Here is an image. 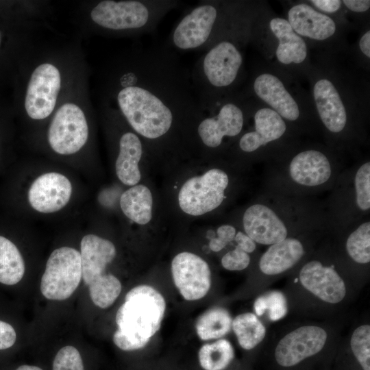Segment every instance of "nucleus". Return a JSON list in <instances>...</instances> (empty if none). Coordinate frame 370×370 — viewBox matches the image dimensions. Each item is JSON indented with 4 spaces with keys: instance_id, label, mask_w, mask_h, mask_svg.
I'll use <instances>...</instances> for the list:
<instances>
[{
    "instance_id": "f257e3e1",
    "label": "nucleus",
    "mask_w": 370,
    "mask_h": 370,
    "mask_svg": "<svg viewBox=\"0 0 370 370\" xmlns=\"http://www.w3.org/2000/svg\"><path fill=\"white\" fill-rule=\"evenodd\" d=\"M105 92L130 127L149 141L164 138L177 126L196 125L204 114L190 72L165 43L115 58L106 73Z\"/></svg>"
},
{
    "instance_id": "f03ea898",
    "label": "nucleus",
    "mask_w": 370,
    "mask_h": 370,
    "mask_svg": "<svg viewBox=\"0 0 370 370\" xmlns=\"http://www.w3.org/2000/svg\"><path fill=\"white\" fill-rule=\"evenodd\" d=\"M253 18L247 3L201 1L181 18L164 43L174 51H205L225 38L249 37Z\"/></svg>"
},
{
    "instance_id": "7ed1b4c3",
    "label": "nucleus",
    "mask_w": 370,
    "mask_h": 370,
    "mask_svg": "<svg viewBox=\"0 0 370 370\" xmlns=\"http://www.w3.org/2000/svg\"><path fill=\"white\" fill-rule=\"evenodd\" d=\"M249 37L223 39L198 58L190 72V82L203 112H212L234 95L244 77L242 45Z\"/></svg>"
},
{
    "instance_id": "20e7f679",
    "label": "nucleus",
    "mask_w": 370,
    "mask_h": 370,
    "mask_svg": "<svg viewBox=\"0 0 370 370\" xmlns=\"http://www.w3.org/2000/svg\"><path fill=\"white\" fill-rule=\"evenodd\" d=\"M165 309L163 296L152 286L132 288L116 312L113 342L124 351L144 347L160 330Z\"/></svg>"
},
{
    "instance_id": "39448f33",
    "label": "nucleus",
    "mask_w": 370,
    "mask_h": 370,
    "mask_svg": "<svg viewBox=\"0 0 370 370\" xmlns=\"http://www.w3.org/2000/svg\"><path fill=\"white\" fill-rule=\"evenodd\" d=\"M181 4L178 0H103L92 6L90 18L106 34L142 36L153 33L163 18Z\"/></svg>"
},
{
    "instance_id": "423d86ee",
    "label": "nucleus",
    "mask_w": 370,
    "mask_h": 370,
    "mask_svg": "<svg viewBox=\"0 0 370 370\" xmlns=\"http://www.w3.org/2000/svg\"><path fill=\"white\" fill-rule=\"evenodd\" d=\"M249 110V99L243 94L235 93L224 99L209 116H202L197 123L195 132L200 143L207 148L216 149L225 138L239 135Z\"/></svg>"
},
{
    "instance_id": "0eeeda50",
    "label": "nucleus",
    "mask_w": 370,
    "mask_h": 370,
    "mask_svg": "<svg viewBox=\"0 0 370 370\" xmlns=\"http://www.w3.org/2000/svg\"><path fill=\"white\" fill-rule=\"evenodd\" d=\"M82 278L79 251L62 247L49 256L41 278L42 295L51 300H64L70 297Z\"/></svg>"
},
{
    "instance_id": "6e6552de",
    "label": "nucleus",
    "mask_w": 370,
    "mask_h": 370,
    "mask_svg": "<svg viewBox=\"0 0 370 370\" xmlns=\"http://www.w3.org/2000/svg\"><path fill=\"white\" fill-rule=\"evenodd\" d=\"M89 136L87 119L82 106L75 101L62 103L54 113L48 130L51 148L60 155L79 151Z\"/></svg>"
},
{
    "instance_id": "1a4fd4ad",
    "label": "nucleus",
    "mask_w": 370,
    "mask_h": 370,
    "mask_svg": "<svg viewBox=\"0 0 370 370\" xmlns=\"http://www.w3.org/2000/svg\"><path fill=\"white\" fill-rule=\"evenodd\" d=\"M228 183L227 175L219 169H210L201 176L188 179L178 194L180 208L192 216L214 210L223 202Z\"/></svg>"
},
{
    "instance_id": "9d476101",
    "label": "nucleus",
    "mask_w": 370,
    "mask_h": 370,
    "mask_svg": "<svg viewBox=\"0 0 370 370\" xmlns=\"http://www.w3.org/2000/svg\"><path fill=\"white\" fill-rule=\"evenodd\" d=\"M59 68L51 62L38 64L32 71L25 95L24 107L34 120H42L54 111L62 88Z\"/></svg>"
},
{
    "instance_id": "9b49d317",
    "label": "nucleus",
    "mask_w": 370,
    "mask_h": 370,
    "mask_svg": "<svg viewBox=\"0 0 370 370\" xmlns=\"http://www.w3.org/2000/svg\"><path fill=\"white\" fill-rule=\"evenodd\" d=\"M314 106L325 127L333 134L345 128L348 119L349 101L340 84L326 74L317 75L312 84Z\"/></svg>"
},
{
    "instance_id": "f8f14e48",
    "label": "nucleus",
    "mask_w": 370,
    "mask_h": 370,
    "mask_svg": "<svg viewBox=\"0 0 370 370\" xmlns=\"http://www.w3.org/2000/svg\"><path fill=\"white\" fill-rule=\"evenodd\" d=\"M243 95H252L284 120L295 121L301 116V106L296 96L287 88L282 78L271 72L256 74L251 82L249 90Z\"/></svg>"
},
{
    "instance_id": "ddd939ff",
    "label": "nucleus",
    "mask_w": 370,
    "mask_h": 370,
    "mask_svg": "<svg viewBox=\"0 0 370 370\" xmlns=\"http://www.w3.org/2000/svg\"><path fill=\"white\" fill-rule=\"evenodd\" d=\"M175 285L188 301L204 297L211 286V273L208 263L199 256L187 251L176 255L171 262Z\"/></svg>"
},
{
    "instance_id": "4468645a",
    "label": "nucleus",
    "mask_w": 370,
    "mask_h": 370,
    "mask_svg": "<svg viewBox=\"0 0 370 370\" xmlns=\"http://www.w3.org/2000/svg\"><path fill=\"white\" fill-rule=\"evenodd\" d=\"M327 333L317 326H303L283 337L278 343L275 357L283 367L293 366L321 350Z\"/></svg>"
},
{
    "instance_id": "2eb2a0df",
    "label": "nucleus",
    "mask_w": 370,
    "mask_h": 370,
    "mask_svg": "<svg viewBox=\"0 0 370 370\" xmlns=\"http://www.w3.org/2000/svg\"><path fill=\"white\" fill-rule=\"evenodd\" d=\"M72 185L69 180L58 173H47L38 177L28 191L31 206L42 213L61 210L69 201Z\"/></svg>"
},
{
    "instance_id": "dca6fc26",
    "label": "nucleus",
    "mask_w": 370,
    "mask_h": 370,
    "mask_svg": "<svg viewBox=\"0 0 370 370\" xmlns=\"http://www.w3.org/2000/svg\"><path fill=\"white\" fill-rule=\"evenodd\" d=\"M286 20L304 40L326 41L337 32L335 21L328 14L315 10L308 3H295L290 7Z\"/></svg>"
},
{
    "instance_id": "f3484780",
    "label": "nucleus",
    "mask_w": 370,
    "mask_h": 370,
    "mask_svg": "<svg viewBox=\"0 0 370 370\" xmlns=\"http://www.w3.org/2000/svg\"><path fill=\"white\" fill-rule=\"evenodd\" d=\"M268 27L275 44L273 54L280 64L292 67L306 63L308 58L307 43L293 30L286 18L271 17Z\"/></svg>"
},
{
    "instance_id": "a211bd4d",
    "label": "nucleus",
    "mask_w": 370,
    "mask_h": 370,
    "mask_svg": "<svg viewBox=\"0 0 370 370\" xmlns=\"http://www.w3.org/2000/svg\"><path fill=\"white\" fill-rule=\"evenodd\" d=\"M299 280L305 288L325 302L338 303L346 293L345 283L337 272L317 260L302 267Z\"/></svg>"
},
{
    "instance_id": "6ab92c4d",
    "label": "nucleus",
    "mask_w": 370,
    "mask_h": 370,
    "mask_svg": "<svg viewBox=\"0 0 370 370\" xmlns=\"http://www.w3.org/2000/svg\"><path fill=\"white\" fill-rule=\"evenodd\" d=\"M245 231L254 241L263 245H273L284 240L287 230L284 223L269 207L254 204L244 213Z\"/></svg>"
},
{
    "instance_id": "aec40b11",
    "label": "nucleus",
    "mask_w": 370,
    "mask_h": 370,
    "mask_svg": "<svg viewBox=\"0 0 370 370\" xmlns=\"http://www.w3.org/2000/svg\"><path fill=\"white\" fill-rule=\"evenodd\" d=\"M254 130L245 133L238 141L240 149L251 153L280 138L285 133L284 120L268 107L258 108L254 114Z\"/></svg>"
},
{
    "instance_id": "412c9836",
    "label": "nucleus",
    "mask_w": 370,
    "mask_h": 370,
    "mask_svg": "<svg viewBox=\"0 0 370 370\" xmlns=\"http://www.w3.org/2000/svg\"><path fill=\"white\" fill-rule=\"evenodd\" d=\"M82 273L84 282L88 286L105 274L107 265L116 255L114 244L95 234L84 236L80 244Z\"/></svg>"
},
{
    "instance_id": "4be33fe9",
    "label": "nucleus",
    "mask_w": 370,
    "mask_h": 370,
    "mask_svg": "<svg viewBox=\"0 0 370 370\" xmlns=\"http://www.w3.org/2000/svg\"><path fill=\"white\" fill-rule=\"evenodd\" d=\"M289 171L297 183L314 186L329 180L331 166L325 154L317 150L310 149L299 153L293 158Z\"/></svg>"
},
{
    "instance_id": "5701e85b",
    "label": "nucleus",
    "mask_w": 370,
    "mask_h": 370,
    "mask_svg": "<svg viewBox=\"0 0 370 370\" xmlns=\"http://www.w3.org/2000/svg\"><path fill=\"white\" fill-rule=\"evenodd\" d=\"M118 146L116 175L123 184L135 186L141 177L138 163L143 154L142 140L134 131H126L119 137Z\"/></svg>"
},
{
    "instance_id": "b1692460",
    "label": "nucleus",
    "mask_w": 370,
    "mask_h": 370,
    "mask_svg": "<svg viewBox=\"0 0 370 370\" xmlns=\"http://www.w3.org/2000/svg\"><path fill=\"white\" fill-rule=\"evenodd\" d=\"M299 241L288 238L271 245L262 256L259 266L267 275L282 273L295 264L304 255Z\"/></svg>"
},
{
    "instance_id": "393cba45",
    "label": "nucleus",
    "mask_w": 370,
    "mask_h": 370,
    "mask_svg": "<svg viewBox=\"0 0 370 370\" xmlns=\"http://www.w3.org/2000/svg\"><path fill=\"white\" fill-rule=\"evenodd\" d=\"M121 208L132 221L145 225L152 217L153 198L150 190L138 184L125 190L120 199Z\"/></svg>"
},
{
    "instance_id": "a878e982",
    "label": "nucleus",
    "mask_w": 370,
    "mask_h": 370,
    "mask_svg": "<svg viewBox=\"0 0 370 370\" xmlns=\"http://www.w3.org/2000/svg\"><path fill=\"white\" fill-rule=\"evenodd\" d=\"M25 262L16 246L9 239L0 236V283L14 285L25 273Z\"/></svg>"
},
{
    "instance_id": "bb28decb",
    "label": "nucleus",
    "mask_w": 370,
    "mask_h": 370,
    "mask_svg": "<svg viewBox=\"0 0 370 370\" xmlns=\"http://www.w3.org/2000/svg\"><path fill=\"white\" fill-rule=\"evenodd\" d=\"M232 319L227 310L214 307L204 312L197 320L196 331L200 339L219 338L228 333Z\"/></svg>"
},
{
    "instance_id": "cd10ccee",
    "label": "nucleus",
    "mask_w": 370,
    "mask_h": 370,
    "mask_svg": "<svg viewBox=\"0 0 370 370\" xmlns=\"http://www.w3.org/2000/svg\"><path fill=\"white\" fill-rule=\"evenodd\" d=\"M234 332L239 345L245 349L254 348L264 338V326L251 312L241 314L235 317L232 323Z\"/></svg>"
},
{
    "instance_id": "c85d7f7f",
    "label": "nucleus",
    "mask_w": 370,
    "mask_h": 370,
    "mask_svg": "<svg viewBox=\"0 0 370 370\" xmlns=\"http://www.w3.org/2000/svg\"><path fill=\"white\" fill-rule=\"evenodd\" d=\"M234 357L233 347L226 339L204 345L198 354L199 364L205 370H223Z\"/></svg>"
},
{
    "instance_id": "c756f323",
    "label": "nucleus",
    "mask_w": 370,
    "mask_h": 370,
    "mask_svg": "<svg viewBox=\"0 0 370 370\" xmlns=\"http://www.w3.org/2000/svg\"><path fill=\"white\" fill-rule=\"evenodd\" d=\"M88 286L92 302L101 308L110 307L121 291L119 280L112 274L105 273Z\"/></svg>"
},
{
    "instance_id": "7c9ffc66",
    "label": "nucleus",
    "mask_w": 370,
    "mask_h": 370,
    "mask_svg": "<svg viewBox=\"0 0 370 370\" xmlns=\"http://www.w3.org/2000/svg\"><path fill=\"white\" fill-rule=\"evenodd\" d=\"M346 249L356 262L365 264L370 261V223L361 224L348 237Z\"/></svg>"
},
{
    "instance_id": "2f4dec72",
    "label": "nucleus",
    "mask_w": 370,
    "mask_h": 370,
    "mask_svg": "<svg viewBox=\"0 0 370 370\" xmlns=\"http://www.w3.org/2000/svg\"><path fill=\"white\" fill-rule=\"evenodd\" d=\"M257 315L261 316L266 311L272 321L283 318L287 312V304L284 295L280 291H271L258 297L254 304Z\"/></svg>"
},
{
    "instance_id": "473e14b6",
    "label": "nucleus",
    "mask_w": 370,
    "mask_h": 370,
    "mask_svg": "<svg viewBox=\"0 0 370 370\" xmlns=\"http://www.w3.org/2000/svg\"><path fill=\"white\" fill-rule=\"evenodd\" d=\"M352 352L363 370H370V326L357 328L351 338Z\"/></svg>"
},
{
    "instance_id": "72a5a7b5",
    "label": "nucleus",
    "mask_w": 370,
    "mask_h": 370,
    "mask_svg": "<svg viewBox=\"0 0 370 370\" xmlns=\"http://www.w3.org/2000/svg\"><path fill=\"white\" fill-rule=\"evenodd\" d=\"M356 203L360 209L367 210L370 208V163L363 164L355 176Z\"/></svg>"
},
{
    "instance_id": "f704fd0d",
    "label": "nucleus",
    "mask_w": 370,
    "mask_h": 370,
    "mask_svg": "<svg viewBox=\"0 0 370 370\" xmlns=\"http://www.w3.org/2000/svg\"><path fill=\"white\" fill-rule=\"evenodd\" d=\"M53 370H84L78 350L71 345L61 348L54 358Z\"/></svg>"
},
{
    "instance_id": "c9c22d12",
    "label": "nucleus",
    "mask_w": 370,
    "mask_h": 370,
    "mask_svg": "<svg viewBox=\"0 0 370 370\" xmlns=\"http://www.w3.org/2000/svg\"><path fill=\"white\" fill-rule=\"evenodd\" d=\"M250 262L247 253L238 247L225 254L221 259L222 266L227 270L241 271L247 268Z\"/></svg>"
},
{
    "instance_id": "e433bc0d",
    "label": "nucleus",
    "mask_w": 370,
    "mask_h": 370,
    "mask_svg": "<svg viewBox=\"0 0 370 370\" xmlns=\"http://www.w3.org/2000/svg\"><path fill=\"white\" fill-rule=\"evenodd\" d=\"M235 228L230 225H223L217 229V237L212 238L209 243L210 249L215 252L221 251L227 243L234 239Z\"/></svg>"
},
{
    "instance_id": "4c0bfd02",
    "label": "nucleus",
    "mask_w": 370,
    "mask_h": 370,
    "mask_svg": "<svg viewBox=\"0 0 370 370\" xmlns=\"http://www.w3.org/2000/svg\"><path fill=\"white\" fill-rule=\"evenodd\" d=\"M16 339V334L14 328L8 323L0 320V350L13 346Z\"/></svg>"
},
{
    "instance_id": "58836bf2",
    "label": "nucleus",
    "mask_w": 370,
    "mask_h": 370,
    "mask_svg": "<svg viewBox=\"0 0 370 370\" xmlns=\"http://www.w3.org/2000/svg\"><path fill=\"white\" fill-rule=\"evenodd\" d=\"M308 3L315 10L325 14L336 13L343 5L341 0H311Z\"/></svg>"
},
{
    "instance_id": "ea45409f",
    "label": "nucleus",
    "mask_w": 370,
    "mask_h": 370,
    "mask_svg": "<svg viewBox=\"0 0 370 370\" xmlns=\"http://www.w3.org/2000/svg\"><path fill=\"white\" fill-rule=\"evenodd\" d=\"M342 3L349 11L354 13H365L369 10V0H343Z\"/></svg>"
},
{
    "instance_id": "a19ab883",
    "label": "nucleus",
    "mask_w": 370,
    "mask_h": 370,
    "mask_svg": "<svg viewBox=\"0 0 370 370\" xmlns=\"http://www.w3.org/2000/svg\"><path fill=\"white\" fill-rule=\"evenodd\" d=\"M234 239L239 249L246 253H251L256 249V243L248 235L242 232L236 234Z\"/></svg>"
},
{
    "instance_id": "79ce46f5",
    "label": "nucleus",
    "mask_w": 370,
    "mask_h": 370,
    "mask_svg": "<svg viewBox=\"0 0 370 370\" xmlns=\"http://www.w3.org/2000/svg\"><path fill=\"white\" fill-rule=\"evenodd\" d=\"M358 47L360 53L366 58H370V31L367 29L360 36L358 41Z\"/></svg>"
},
{
    "instance_id": "37998d69",
    "label": "nucleus",
    "mask_w": 370,
    "mask_h": 370,
    "mask_svg": "<svg viewBox=\"0 0 370 370\" xmlns=\"http://www.w3.org/2000/svg\"><path fill=\"white\" fill-rule=\"evenodd\" d=\"M16 370H42V369L37 366L25 365H21L18 367Z\"/></svg>"
},
{
    "instance_id": "c03bdc74",
    "label": "nucleus",
    "mask_w": 370,
    "mask_h": 370,
    "mask_svg": "<svg viewBox=\"0 0 370 370\" xmlns=\"http://www.w3.org/2000/svg\"><path fill=\"white\" fill-rule=\"evenodd\" d=\"M0 40H1V35H0Z\"/></svg>"
}]
</instances>
